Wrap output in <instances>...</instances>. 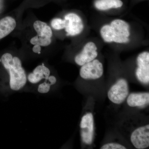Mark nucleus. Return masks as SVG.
Here are the masks:
<instances>
[{
    "mask_svg": "<svg viewBox=\"0 0 149 149\" xmlns=\"http://www.w3.org/2000/svg\"><path fill=\"white\" fill-rule=\"evenodd\" d=\"M80 128L82 141L86 145H91L94 136V119L93 113L89 112L83 116L80 121Z\"/></svg>",
    "mask_w": 149,
    "mask_h": 149,
    "instance_id": "39448f33",
    "label": "nucleus"
},
{
    "mask_svg": "<svg viewBox=\"0 0 149 149\" xmlns=\"http://www.w3.org/2000/svg\"><path fill=\"white\" fill-rule=\"evenodd\" d=\"M123 5V3L120 0H97L95 3L96 8L101 10L119 8Z\"/></svg>",
    "mask_w": 149,
    "mask_h": 149,
    "instance_id": "2eb2a0df",
    "label": "nucleus"
},
{
    "mask_svg": "<svg viewBox=\"0 0 149 149\" xmlns=\"http://www.w3.org/2000/svg\"><path fill=\"white\" fill-rule=\"evenodd\" d=\"M56 77L51 75L42 82L38 84L32 91H36L38 94L42 95L47 94L52 91V88L56 84Z\"/></svg>",
    "mask_w": 149,
    "mask_h": 149,
    "instance_id": "ddd939ff",
    "label": "nucleus"
},
{
    "mask_svg": "<svg viewBox=\"0 0 149 149\" xmlns=\"http://www.w3.org/2000/svg\"><path fill=\"white\" fill-rule=\"evenodd\" d=\"M0 63L8 73L7 79L1 90L6 95L26 91L27 74L22 66L20 59L11 54H3Z\"/></svg>",
    "mask_w": 149,
    "mask_h": 149,
    "instance_id": "f257e3e1",
    "label": "nucleus"
},
{
    "mask_svg": "<svg viewBox=\"0 0 149 149\" xmlns=\"http://www.w3.org/2000/svg\"><path fill=\"white\" fill-rule=\"evenodd\" d=\"M128 94V82L125 79L121 78L111 87L108 92L107 96L112 102L119 104L127 98Z\"/></svg>",
    "mask_w": 149,
    "mask_h": 149,
    "instance_id": "7ed1b4c3",
    "label": "nucleus"
},
{
    "mask_svg": "<svg viewBox=\"0 0 149 149\" xmlns=\"http://www.w3.org/2000/svg\"><path fill=\"white\" fill-rule=\"evenodd\" d=\"M101 149H125L126 148L121 144L116 143H110L104 144L101 147Z\"/></svg>",
    "mask_w": 149,
    "mask_h": 149,
    "instance_id": "a211bd4d",
    "label": "nucleus"
},
{
    "mask_svg": "<svg viewBox=\"0 0 149 149\" xmlns=\"http://www.w3.org/2000/svg\"><path fill=\"white\" fill-rule=\"evenodd\" d=\"M127 97V103L130 107H141L149 104L148 92L131 93Z\"/></svg>",
    "mask_w": 149,
    "mask_h": 149,
    "instance_id": "9b49d317",
    "label": "nucleus"
},
{
    "mask_svg": "<svg viewBox=\"0 0 149 149\" xmlns=\"http://www.w3.org/2000/svg\"><path fill=\"white\" fill-rule=\"evenodd\" d=\"M130 141L138 149H144L149 146V125L147 124L136 128L132 132Z\"/></svg>",
    "mask_w": 149,
    "mask_h": 149,
    "instance_id": "0eeeda50",
    "label": "nucleus"
},
{
    "mask_svg": "<svg viewBox=\"0 0 149 149\" xmlns=\"http://www.w3.org/2000/svg\"><path fill=\"white\" fill-rule=\"evenodd\" d=\"M15 19L10 16L4 17L0 20V40L13 32L16 26Z\"/></svg>",
    "mask_w": 149,
    "mask_h": 149,
    "instance_id": "f8f14e48",
    "label": "nucleus"
},
{
    "mask_svg": "<svg viewBox=\"0 0 149 149\" xmlns=\"http://www.w3.org/2000/svg\"><path fill=\"white\" fill-rule=\"evenodd\" d=\"M50 74V70L44 64L38 65L32 72L27 75V85H31V88H34L47 79Z\"/></svg>",
    "mask_w": 149,
    "mask_h": 149,
    "instance_id": "9d476101",
    "label": "nucleus"
},
{
    "mask_svg": "<svg viewBox=\"0 0 149 149\" xmlns=\"http://www.w3.org/2000/svg\"><path fill=\"white\" fill-rule=\"evenodd\" d=\"M34 29L38 37L45 39H52L53 33L52 29L45 22L37 20L33 24Z\"/></svg>",
    "mask_w": 149,
    "mask_h": 149,
    "instance_id": "4468645a",
    "label": "nucleus"
},
{
    "mask_svg": "<svg viewBox=\"0 0 149 149\" xmlns=\"http://www.w3.org/2000/svg\"><path fill=\"white\" fill-rule=\"evenodd\" d=\"M100 34L107 42L127 43L129 41L128 37L130 35V26L124 20L115 19L109 25L106 24L102 27Z\"/></svg>",
    "mask_w": 149,
    "mask_h": 149,
    "instance_id": "f03ea898",
    "label": "nucleus"
},
{
    "mask_svg": "<svg viewBox=\"0 0 149 149\" xmlns=\"http://www.w3.org/2000/svg\"><path fill=\"white\" fill-rule=\"evenodd\" d=\"M41 50V46L39 45H35L34 47L33 48V51L35 53L40 54Z\"/></svg>",
    "mask_w": 149,
    "mask_h": 149,
    "instance_id": "6ab92c4d",
    "label": "nucleus"
},
{
    "mask_svg": "<svg viewBox=\"0 0 149 149\" xmlns=\"http://www.w3.org/2000/svg\"><path fill=\"white\" fill-rule=\"evenodd\" d=\"M52 27L56 30H61L65 27V22L64 19L61 18H54L51 22Z\"/></svg>",
    "mask_w": 149,
    "mask_h": 149,
    "instance_id": "f3484780",
    "label": "nucleus"
},
{
    "mask_svg": "<svg viewBox=\"0 0 149 149\" xmlns=\"http://www.w3.org/2000/svg\"><path fill=\"white\" fill-rule=\"evenodd\" d=\"M97 48L95 44L93 42L87 43L83 48V49L75 56L74 61L80 66L92 61L97 56Z\"/></svg>",
    "mask_w": 149,
    "mask_h": 149,
    "instance_id": "1a4fd4ad",
    "label": "nucleus"
},
{
    "mask_svg": "<svg viewBox=\"0 0 149 149\" xmlns=\"http://www.w3.org/2000/svg\"><path fill=\"white\" fill-rule=\"evenodd\" d=\"M103 72V66L102 63L95 59L82 65L80 75L82 78L86 80H96L101 77Z\"/></svg>",
    "mask_w": 149,
    "mask_h": 149,
    "instance_id": "20e7f679",
    "label": "nucleus"
},
{
    "mask_svg": "<svg viewBox=\"0 0 149 149\" xmlns=\"http://www.w3.org/2000/svg\"><path fill=\"white\" fill-rule=\"evenodd\" d=\"M30 43L32 45H39L42 47L49 45L52 43V39H45L35 36L30 40Z\"/></svg>",
    "mask_w": 149,
    "mask_h": 149,
    "instance_id": "dca6fc26",
    "label": "nucleus"
},
{
    "mask_svg": "<svg viewBox=\"0 0 149 149\" xmlns=\"http://www.w3.org/2000/svg\"><path fill=\"white\" fill-rule=\"evenodd\" d=\"M65 32L68 36L79 35L83 32L84 24L80 16L76 14L69 13L65 16Z\"/></svg>",
    "mask_w": 149,
    "mask_h": 149,
    "instance_id": "6e6552de",
    "label": "nucleus"
},
{
    "mask_svg": "<svg viewBox=\"0 0 149 149\" xmlns=\"http://www.w3.org/2000/svg\"><path fill=\"white\" fill-rule=\"evenodd\" d=\"M138 67L136 74L137 79L143 84H148L149 82V53H141L137 58Z\"/></svg>",
    "mask_w": 149,
    "mask_h": 149,
    "instance_id": "423d86ee",
    "label": "nucleus"
}]
</instances>
